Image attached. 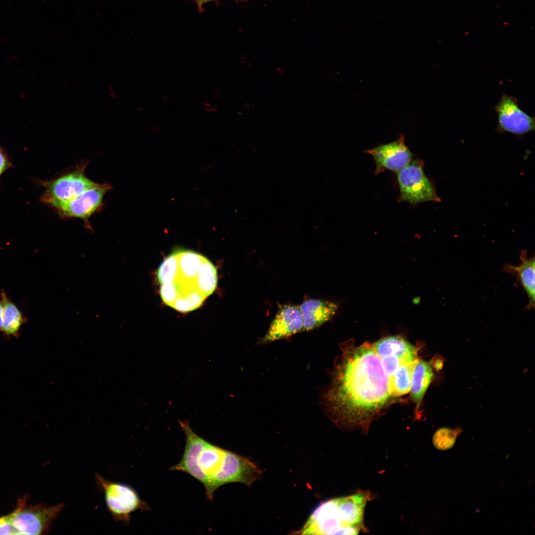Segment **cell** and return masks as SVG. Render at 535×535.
<instances>
[{
    "label": "cell",
    "mask_w": 535,
    "mask_h": 535,
    "mask_svg": "<svg viewBox=\"0 0 535 535\" xmlns=\"http://www.w3.org/2000/svg\"><path fill=\"white\" fill-rule=\"evenodd\" d=\"M302 330L303 319L299 307L293 305H280L267 333L259 344L286 338Z\"/></svg>",
    "instance_id": "obj_11"
},
{
    "label": "cell",
    "mask_w": 535,
    "mask_h": 535,
    "mask_svg": "<svg viewBox=\"0 0 535 535\" xmlns=\"http://www.w3.org/2000/svg\"><path fill=\"white\" fill-rule=\"evenodd\" d=\"M433 377V373L430 364L425 361L418 360L413 370L410 390L412 400L417 409L421 404Z\"/></svg>",
    "instance_id": "obj_19"
},
{
    "label": "cell",
    "mask_w": 535,
    "mask_h": 535,
    "mask_svg": "<svg viewBox=\"0 0 535 535\" xmlns=\"http://www.w3.org/2000/svg\"><path fill=\"white\" fill-rule=\"evenodd\" d=\"M6 164V162L3 155L0 152V174L3 171Z\"/></svg>",
    "instance_id": "obj_25"
},
{
    "label": "cell",
    "mask_w": 535,
    "mask_h": 535,
    "mask_svg": "<svg viewBox=\"0 0 535 535\" xmlns=\"http://www.w3.org/2000/svg\"><path fill=\"white\" fill-rule=\"evenodd\" d=\"M299 307L303 319L302 331H310L323 324L335 315L338 308L334 302L314 299L304 301Z\"/></svg>",
    "instance_id": "obj_16"
},
{
    "label": "cell",
    "mask_w": 535,
    "mask_h": 535,
    "mask_svg": "<svg viewBox=\"0 0 535 535\" xmlns=\"http://www.w3.org/2000/svg\"><path fill=\"white\" fill-rule=\"evenodd\" d=\"M194 0L195 1V2L196 3V4L197 5V7H198V9L199 12H203V5L205 3H206L207 2H209L210 1H211L214 0Z\"/></svg>",
    "instance_id": "obj_24"
},
{
    "label": "cell",
    "mask_w": 535,
    "mask_h": 535,
    "mask_svg": "<svg viewBox=\"0 0 535 535\" xmlns=\"http://www.w3.org/2000/svg\"><path fill=\"white\" fill-rule=\"evenodd\" d=\"M3 303V322L1 331L4 334L15 336L24 322V317L16 306L11 302L4 292L1 294Z\"/></svg>",
    "instance_id": "obj_20"
},
{
    "label": "cell",
    "mask_w": 535,
    "mask_h": 535,
    "mask_svg": "<svg viewBox=\"0 0 535 535\" xmlns=\"http://www.w3.org/2000/svg\"><path fill=\"white\" fill-rule=\"evenodd\" d=\"M459 431L448 428H441L433 435L432 441L435 447L440 450L448 449L454 445Z\"/></svg>",
    "instance_id": "obj_22"
},
{
    "label": "cell",
    "mask_w": 535,
    "mask_h": 535,
    "mask_svg": "<svg viewBox=\"0 0 535 535\" xmlns=\"http://www.w3.org/2000/svg\"><path fill=\"white\" fill-rule=\"evenodd\" d=\"M0 535H16L10 514L0 517Z\"/></svg>",
    "instance_id": "obj_23"
},
{
    "label": "cell",
    "mask_w": 535,
    "mask_h": 535,
    "mask_svg": "<svg viewBox=\"0 0 535 535\" xmlns=\"http://www.w3.org/2000/svg\"><path fill=\"white\" fill-rule=\"evenodd\" d=\"M365 152L374 158L375 163V176L385 170L397 172L408 165L413 158V154L406 145L405 138L402 134L393 142Z\"/></svg>",
    "instance_id": "obj_10"
},
{
    "label": "cell",
    "mask_w": 535,
    "mask_h": 535,
    "mask_svg": "<svg viewBox=\"0 0 535 535\" xmlns=\"http://www.w3.org/2000/svg\"><path fill=\"white\" fill-rule=\"evenodd\" d=\"M203 104H204V107L205 109L207 112H214V111H216L217 110V109L216 108L212 106L210 103H209L208 102H204Z\"/></svg>",
    "instance_id": "obj_26"
},
{
    "label": "cell",
    "mask_w": 535,
    "mask_h": 535,
    "mask_svg": "<svg viewBox=\"0 0 535 535\" xmlns=\"http://www.w3.org/2000/svg\"><path fill=\"white\" fill-rule=\"evenodd\" d=\"M416 362L402 364L388 377L391 395L400 396L410 391L412 372Z\"/></svg>",
    "instance_id": "obj_21"
},
{
    "label": "cell",
    "mask_w": 535,
    "mask_h": 535,
    "mask_svg": "<svg viewBox=\"0 0 535 535\" xmlns=\"http://www.w3.org/2000/svg\"><path fill=\"white\" fill-rule=\"evenodd\" d=\"M213 92L214 96L218 98L220 96V92L216 87H214L213 89Z\"/></svg>",
    "instance_id": "obj_28"
},
{
    "label": "cell",
    "mask_w": 535,
    "mask_h": 535,
    "mask_svg": "<svg viewBox=\"0 0 535 535\" xmlns=\"http://www.w3.org/2000/svg\"><path fill=\"white\" fill-rule=\"evenodd\" d=\"M225 449L206 441L198 457V466L206 480L207 491L213 478L220 470Z\"/></svg>",
    "instance_id": "obj_18"
},
{
    "label": "cell",
    "mask_w": 535,
    "mask_h": 535,
    "mask_svg": "<svg viewBox=\"0 0 535 535\" xmlns=\"http://www.w3.org/2000/svg\"><path fill=\"white\" fill-rule=\"evenodd\" d=\"M110 189L109 184L98 183L75 198L54 208L64 218H80L88 222L90 216L102 206L104 196Z\"/></svg>",
    "instance_id": "obj_9"
},
{
    "label": "cell",
    "mask_w": 535,
    "mask_h": 535,
    "mask_svg": "<svg viewBox=\"0 0 535 535\" xmlns=\"http://www.w3.org/2000/svg\"><path fill=\"white\" fill-rule=\"evenodd\" d=\"M373 346L380 359L392 358L403 363H415L419 360L416 348L399 336L382 338Z\"/></svg>",
    "instance_id": "obj_15"
},
{
    "label": "cell",
    "mask_w": 535,
    "mask_h": 535,
    "mask_svg": "<svg viewBox=\"0 0 535 535\" xmlns=\"http://www.w3.org/2000/svg\"><path fill=\"white\" fill-rule=\"evenodd\" d=\"M497 131L522 135L534 131L535 118L522 110L514 97L503 95L495 107Z\"/></svg>",
    "instance_id": "obj_8"
},
{
    "label": "cell",
    "mask_w": 535,
    "mask_h": 535,
    "mask_svg": "<svg viewBox=\"0 0 535 535\" xmlns=\"http://www.w3.org/2000/svg\"><path fill=\"white\" fill-rule=\"evenodd\" d=\"M64 507L63 503L27 507L23 499L10 513L16 535H41L48 532L53 522Z\"/></svg>",
    "instance_id": "obj_5"
},
{
    "label": "cell",
    "mask_w": 535,
    "mask_h": 535,
    "mask_svg": "<svg viewBox=\"0 0 535 535\" xmlns=\"http://www.w3.org/2000/svg\"><path fill=\"white\" fill-rule=\"evenodd\" d=\"M261 475V470L250 460L225 450L222 467L206 491L207 497L212 500L215 490L229 483L240 482L250 486Z\"/></svg>",
    "instance_id": "obj_6"
},
{
    "label": "cell",
    "mask_w": 535,
    "mask_h": 535,
    "mask_svg": "<svg viewBox=\"0 0 535 535\" xmlns=\"http://www.w3.org/2000/svg\"><path fill=\"white\" fill-rule=\"evenodd\" d=\"M337 510V498L321 503L313 512L301 534L342 535L343 527Z\"/></svg>",
    "instance_id": "obj_12"
},
{
    "label": "cell",
    "mask_w": 535,
    "mask_h": 535,
    "mask_svg": "<svg viewBox=\"0 0 535 535\" xmlns=\"http://www.w3.org/2000/svg\"><path fill=\"white\" fill-rule=\"evenodd\" d=\"M391 395L388 377L373 345L344 348L326 396L332 412L349 423L361 424L380 410Z\"/></svg>",
    "instance_id": "obj_1"
},
{
    "label": "cell",
    "mask_w": 535,
    "mask_h": 535,
    "mask_svg": "<svg viewBox=\"0 0 535 535\" xmlns=\"http://www.w3.org/2000/svg\"><path fill=\"white\" fill-rule=\"evenodd\" d=\"M521 263L517 266L507 264L503 266L504 271L516 276L520 285L527 294L529 302L527 309H533L535 307V267L534 257H528L523 251L520 255Z\"/></svg>",
    "instance_id": "obj_17"
},
{
    "label": "cell",
    "mask_w": 535,
    "mask_h": 535,
    "mask_svg": "<svg viewBox=\"0 0 535 535\" xmlns=\"http://www.w3.org/2000/svg\"><path fill=\"white\" fill-rule=\"evenodd\" d=\"M337 499V512L343 527L342 535L358 534L367 499L365 495L359 493Z\"/></svg>",
    "instance_id": "obj_14"
},
{
    "label": "cell",
    "mask_w": 535,
    "mask_h": 535,
    "mask_svg": "<svg viewBox=\"0 0 535 535\" xmlns=\"http://www.w3.org/2000/svg\"><path fill=\"white\" fill-rule=\"evenodd\" d=\"M178 422L185 434L186 445L182 459L170 470L185 472L204 485L206 480L198 467L197 461L199 454L207 441L194 432L188 421Z\"/></svg>",
    "instance_id": "obj_13"
},
{
    "label": "cell",
    "mask_w": 535,
    "mask_h": 535,
    "mask_svg": "<svg viewBox=\"0 0 535 535\" xmlns=\"http://www.w3.org/2000/svg\"><path fill=\"white\" fill-rule=\"evenodd\" d=\"M85 167L86 164L79 165L74 170L47 183L44 201L54 207L75 198L87 190L97 185L98 183L85 175Z\"/></svg>",
    "instance_id": "obj_7"
},
{
    "label": "cell",
    "mask_w": 535,
    "mask_h": 535,
    "mask_svg": "<svg viewBox=\"0 0 535 535\" xmlns=\"http://www.w3.org/2000/svg\"><path fill=\"white\" fill-rule=\"evenodd\" d=\"M424 161L413 160L397 172L400 191L399 199L411 204L440 202L435 187L424 170Z\"/></svg>",
    "instance_id": "obj_4"
},
{
    "label": "cell",
    "mask_w": 535,
    "mask_h": 535,
    "mask_svg": "<svg viewBox=\"0 0 535 535\" xmlns=\"http://www.w3.org/2000/svg\"><path fill=\"white\" fill-rule=\"evenodd\" d=\"M3 303L2 300H0V330H1L2 322H3Z\"/></svg>",
    "instance_id": "obj_27"
},
{
    "label": "cell",
    "mask_w": 535,
    "mask_h": 535,
    "mask_svg": "<svg viewBox=\"0 0 535 535\" xmlns=\"http://www.w3.org/2000/svg\"><path fill=\"white\" fill-rule=\"evenodd\" d=\"M95 478L104 492L107 510L114 520L128 524L133 512L150 510V506L140 498L131 487L110 481L98 473H96Z\"/></svg>",
    "instance_id": "obj_3"
},
{
    "label": "cell",
    "mask_w": 535,
    "mask_h": 535,
    "mask_svg": "<svg viewBox=\"0 0 535 535\" xmlns=\"http://www.w3.org/2000/svg\"><path fill=\"white\" fill-rule=\"evenodd\" d=\"M163 301L181 312L199 307L214 290L217 272L205 257L190 250L174 252L158 271Z\"/></svg>",
    "instance_id": "obj_2"
}]
</instances>
